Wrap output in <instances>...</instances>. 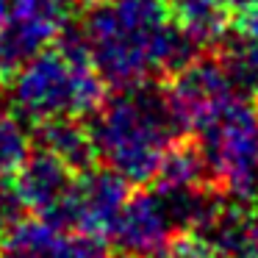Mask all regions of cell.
Returning a JSON list of instances; mask_svg holds the SVG:
<instances>
[{"instance_id": "1", "label": "cell", "mask_w": 258, "mask_h": 258, "mask_svg": "<svg viewBox=\"0 0 258 258\" xmlns=\"http://www.w3.org/2000/svg\"><path fill=\"white\" fill-rule=\"evenodd\" d=\"M81 36L95 70L117 89L178 73L200 50L169 0H92Z\"/></svg>"}, {"instance_id": "2", "label": "cell", "mask_w": 258, "mask_h": 258, "mask_svg": "<svg viewBox=\"0 0 258 258\" xmlns=\"http://www.w3.org/2000/svg\"><path fill=\"white\" fill-rule=\"evenodd\" d=\"M89 134L97 161L122 175L131 186H147L186 128L169 103L167 86L145 81L119 86L114 97H106L92 114Z\"/></svg>"}, {"instance_id": "3", "label": "cell", "mask_w": 258, "mask_h": 258, "mask_svg": "<svg viewBox=\"0 0 258 258\" xmlns=\"http://www.w3.org/2000/svg\"><path fill=\"white\" fill-rule=\"evenodd\" d=\"M9 103L25 125L50 119H84L106 100V81L95 70L81 31H64L50 47L14 70Z\"/></svg>"}, {"instance_id": "4", "label": "cell", "mask_w": 258, "mask_h": 258, "mask_svg": "<svg viewBox=\"0 0 258 258\" xmlns=\"http://www.w3.org/2000/svg\"><path fill=\"white\" fill-rule=\"evenodd\" d=\"M206 172L225 197L258 206V108L236 95L195 131Z\"/></svg>"}, {"instance_id": "5", "label": "cell", "mask_w": 258, "mask_h": 258, "mask_svg": "<svg viewBox=\"0 0 258 258\" xmlns=\"http://www.w3.org/2000/svg\"><path fill=\"white\" fill-rule=\"evenodd\" d=\"M183 233L167 191L153 186L128 195L106 239L125 258H164L169 241Z\"/></svg>"}, {"instance_id": "6", "label": "cell", "mask_w": 258, "mask_h": 258, "mask_svg": "<svg viewBox=\"0 0 258 258\" xmlns=\"http://www.w3.org/2000/svg\"><path fill=\"white\" fill-rule=\"evenodd\" d=\"M131 195V183L111 167H89L75 175L73 189L53 222L67 230L108 236L119 208Z\"/></svg>"}, {"instance_id": "7", "label": "cell", "mask_w": 258, "mask_h": 258, "mask_svg": "<svg viewBox=\"0 0 258 258\" xmlns=\"http://www.w3.org/2000/svg\"><path fill=\"white\" fill-rule=\"evenodd\" d=\"M67 25V0H28L0 28V73H14L25 61L50 47Z\"/></svg>"}, {"instance_id": "8", "label": "cell", "mask_w": 258, "mask_h": 258, "mask_svg": "<svg viewBox=\"0 0 258 258\" xmlns=\"http://www.w3.org/2000/svg\"><path fill=\"white\" fill-rule=\"evenodd\" d=\"M167 95H169L175 114L183 122V128L191 134L197 125L206 122L214 111H219L239 92L225 78L217 58L197 56L189 64H183L178 73H172Z\"/></svg>"}, {"instance_id": "9", "label": "cell", "mask_w": 258, "mask_h": 258, "mask_svg": "<svg viewBox=\"0 0 258 258\" xmlns=\"http://www.w3.org/2000/svg\"><path fill=\"white\" fill-rule=\"evenodd\" d=\"M75 175L78 172L70 169L61 158L39 147V150H31L23 167L14 172V186H17L28 211L53 222L56 214L61 211L64 200H67L70 189H73Z\"/></svg>"}, {"instance_id": "10", "label": "cell", "mask_w": 258, "mask_h": 258, "mask_svg": "<svg viewBox=\"0 0 258 258\" xmlns=\"http://www.w3.org/2000/svg\"><path fill=\"white\" fill-rule=\"evenodd\" d=\"M195 233H200L222 258H244L258 247V206L222 197Z\"/></svg>"}, {"instance_id": "11", "label": "cell", "mask_w": 258, "mask_h": 258, "mask_svg": "<svg viewBox=\"0 0 258 258\" xmlns=\"http://www.w3.org/2000/svg\"><path fill=\"white\" fill-rule=\"evenodd\" d=\"M36 142H39L42 150L61 158L75 172H84V169L95 167V161H97L89 125H81V119H75V117L50 119V122L39 125Z\"/></svg>"}, {"instance_id": "12", "label": "cell", "mask_w": 258, "mask_h": 258, "mask_svg": "<svg viewBox=\"0 0 258 258\" xmlns=\"http://www.w3.org/2000/svg\"><path fill=\"white\" fill-rule=\"evenodd\" d=\"M217 61L239 95L250 100L258 97V42L252 36H247L244 31L225 34L219 39Z\"/></svg>"}, {"instance_id": "13", "label": "cell", "mask_w": 258, "mask_h": 258, "mask_svg": "<svg viewBox=\"0 0 258 258\" xmlns=\"http://www.w3.org/2000/svg\"><path fill=\"white\" fill-rule=\"evenodd\" d=\"M178 25L197 45H219L228 34V3L225 0H169Z\"/></svg>"}, {"instance_id": "14", "label": "cell", "mask_w": 258, "mask_h": 258, "mask_svg": "<svg viewBox=\"0 0 258 258\" xmlns=\"http://www.w3.org/2000/svg\"><path fill=\"white\" fill-rule=\"evenodd\" d=\"M208 178L206 161H203L197 145H178L169 147V153L164 156L158 175L153 183L164 186V189H191V186H203Z\"/></svg>"}, {"instance_id": "15", "label": "cell", "mask_w": 258, "mask_h": 258, "mask_svg": "<svg viewBox=\"0 0 258 258\" xmlns=\"http://www.w3.org/2000/svg\"><path fill=\"white\" fill-rule=\"evenodd\" d=\"M31 156V134L28 125L14 114H0V178H14L23 161Z\"/></svg>"}, {"instance_id": "16", "label": "cell", "mask_w": 258, "mask_h": 258, "mask_svg": "<svg viewBox=\"0 0 258 258\" xmlns=\"http://www.w3.org/2000/svg\"><path fill=\"white\" fill-rule=\"evenodd\" d=\"M50 258H114V255L106 247L103 236L81 233V230H64L56 250L50 252Z\"/></svg>"}, {"instance_id": "17", "label": "cell", "mask_w": 258, "mask_h": 258, "mask_svg": "<svg viewBox=\"0 0 258 258\" xmlns=\"http://www.w3.org/2000/svg\"><path fill=\"white\" fill-rule=\"evenodd\" d=\"M25 214H28V208L14 186V178H0V236L20 219H25Z\"/></svg>"}, {"instance_id": "18", "label": "cell", "mask_w": 258, "mask_h": 258, "mask_svg": "<svg viewBox=\"0 0 258 258\" xmlns=\"http://www.w3.org/2000/svg\"><path fill=\"white\" fill-rule=\"evenodd\" d=\"M164 258H222V255H219V252L214 250L200 233H195V230H183L180 236H175V239L169 241Z\"/></svg>"}, {"instance_id": "19", "label": "cell", "mask_w": 258, "mask_h": 258, "mask_svg": "<svg viewBox=\"0 0 258 258\" xmlns=\"http://www.w3.org/2000/svg\"><path fill=\"white\" fill-rule=\"evenodd\" d=\"M25 6H28V0H0V28H3L14 14L23 12Z\"/></svg>"}, {"instance_id": "20", "label": "cell", "mask_w": 258, "mask_h": 258, "mask_svg": "<svg viewBox=\"0 0 258 258\" xmlns=\"http://www.w3.org/2000/svg\"><path fill=\"white\" fill-rule=\"evenodd\" d=\"M239 31H244L247 36H252V39L258 42V6H255V9H247V12H241Z\"/></svg>"}, {"instance_id": "21", "label": "cell", "mask_w": 258, "mask_h": 258, "mask_svg": "<svg viewBox=\"0 0 258 258\" xmlns=\"http://www.w3.org/2000/svg\"><path fill=\"white\" fill-rule=\"evenodd\" d=\"M230 12H247V9H255L258 0H225Z\"/></svg>"}, {"instance_id": "22", "label": "cell", "mask_w": 258, "mask_h": 258, "mask_svg": "<svg viewBox=\"0 0 258 258\" xmlns=\"http://www.w3.org/2000/svg\"><path fill=\"white\" fill-rule=\"evenodd\" d=\"M3 106H6V89H3V81H0V114H3Z\"/></svg>"}, {"instance_id": "23", "label": "cell", "mask_w": 258, "mask_h": 258, "mask_svg": "<svg viewBox=\"0 0 258 258\" xmlns=\"http://www.w3.org/2000/svg\"><path fill=\"white\" fill-rule=\"evenodd\" d=\"M244 258H258V247H255V250H252V252H247Z\"/></svg>"}, {"instance_id": "24", "label": "cell", "mask_w": 258, "mask_h": 258, "mask_svg": "<svg viewBox=\"0 0 258 258\" xmlns=\"http://www.w3.org/2000/svg\"><path fill=\"white\" fill-rule=\"evenodd\" d=\"M0 258H6V255H0Z\"/></svg>"}]
</instances>
